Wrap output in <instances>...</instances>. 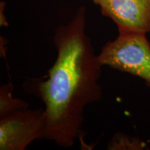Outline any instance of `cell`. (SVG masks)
<instances>
[{
    "label": "cell",
    "mask_w": 150,
    "mask_h": 150,
    "mask_svg": "<svg viewBox=\"0 0 150 150\" xmlns=\"http://www.w3.org/2000/svg\"><path fill=\"white\" fill-rule=\"evenodd\" d=\"M56 61L38 79L33 93L45 105L43 138L70 148L81 134L83 111L103 97L99 80L102 67L86 32V8L81 6L68 24L56 29Z\"/></svg>",
    "instance_id": "obj_1"
},
{
    "label": "cell",
    "mask_w": 150,
    "mask_h": 150,
    "mask_svg": "<svg viewBox=\"0 0 150 150\" xmlns=\"http://www.w3.org/2000/svg\"><path fill=\"white\" fill-rule=\"evenodd\" d=\"M92 1H93V2H94L95 4H97V5H99L103 1H104V0H91Z\"/></svg>",
    "instance_id": "obj_7"
},
{
    "label": "cell",
    "mask_w": 150,
    "mask_h": 150,
    "mask_svg": "<svg viewBox=\"0 0 150 150\" xmlns=\"http://www.w3.org/2000/svg\"><path fill=\"white\" fill-rule=\"evenodd\" d=\"M141 147L142 145L140 142H131L127 136H114L110 144L108 146V149H133L131 147Z\"/></svg>",
    "instance_id": "obj_6"
},
{
    "label": "cell",
    "mask_w": 150,
    "mask_h": 150,
    "mask_svg": "<svg viewBox=\"0 0 150 150\" xmlns=\"http://www.w3.org/2000/svg\"><path fill=\"white\" fill-rule=\"evenodd\" d=\"M99 6L103 16L116 24L119 33L150 32V0H104Z\"/></svg>",
    "instance_id": "obj_4"
},
{
    "label": "cell",
    "mask_w": 150,
    "mask_h": 150,
    "mask_svg": "<svg viewBox=\"0 0 150 150\" xmlns=\"http://www.w3.org/2000/svg\"><path fill=\"white\" fill-rule=\"evenodd\" d=\"M13 86L11 83L1 86L0 89V117H4L28 107V104L12 95Z\"/></svg>",
    "instance_id": "obj_5"
},
{
    "label": "cell",
    "mask_w": 150,
    "mask_h": 150,
    "mask_svg": "<svg viewBox=\"0 0 150 150\" xmlns=\"http://www.w3.org/2000/svg\"><path fill=\"white\" fill-rule=\"evenodd\" d=\"M146 35L119 33L103 46L98 54L101 64L139 77L150 88V42Z\"/></svg>",
    "instance_id": "obj_2"
},
{
    "label": "cell",
    "mask_w": 150,
    "mask_h": 150,
    "mask_svg": "<svg viewBox=\"0 0 150 150\" xmlns=\"http://www.w3.org/2000/svg\"><path fill=\"white\" fill-rule=\"evenodd\" d=\"M45 125L44 108L27 107L0 117V149L24 150L43 138Z\"/></svg>",
    "instance_id": "obj_3"
}]
</instances>
